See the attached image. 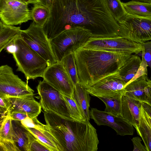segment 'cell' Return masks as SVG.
I'll return each mask as SVG.
<instances>
[{
    "instance_id": "cell-1",
    "label": "cell",
    "mask_w": 151,
    "mask_h": 151,
    "mask_svg": "<svg viewBox=\"0 0 151 151\" xmlns=\"http://www.w3.org/2000/svg\"><path fill=\"white\" fill-rule=\"evenodd\" d=\"M77 27L90 31L93 37L119 35V24L104 0H52L49 18L42 27L49 40Z\"/></svg>"
},
{
    "instance_id": "cell-12",
    "label": "cell",
    "mask_w": 151,
    "mask_h": 151,
    "mask_svg": "<svg viewBox=\"0 0 151 151\" xmlns=\"http://www.w3.org/2000/svg\"><path fill=\"white\" fill-rule=\"evenodd\" d=\"M42 78L63 95L74 99V84L60 62L48 66Z\"/></svg>"
},
{
    "instance_id": "cell-13",
    "label": "cell",
    "mask_w": 151,
    "mask_h": 151,
    "mask_svg": "<svg viewBox=\"0 0 151 151\" xmlns=\"http://www.w3.org/2000/svg\"><path fill=\"white\" fill-rule=\"evenodd\" d=\"M90 118L99 126H109L114 130L117 134L122 136L133 135V126L122 116H116L105 111L92 108L90 110Z\"/></svg>"
},
{
    "instance_id": "cell-37",
    "label": "cell",
    "mask_w": 151,
    "mask_h": 151,
    "mask_svg": "<svg viewBox=\"0 0 151 151\" xmlns=\"http://www.w3.org/2000/svg\"><path fill=\"white\" fill-rule=\"evenodd\" d=\"M14 42L9 45L5 49L8 53L12 54L15 52L16 46Z\"/></svg>"
},
{
    "instance_id": "cell-21",
    "label": "cell",
    "mask_w": 151,
    "mask_h": 151,
    "mask_svg": "<svg viewBox=\"0 0 151 151\" xmlns=\"http://www.w3.org/2000/svg\"><path fill=\"white\" fill-rule=\"evenodd\" d=\"M142 60L137 55H132L127 62L118 71L126 85L132 81L139 68Z\"/></svg>"
},
{
    "instance_id": "cell-19",
    "label": "cell",
    "mask_w": 151,
    "mask_h": 151,
    "mask_svg": "<svg viewBox=\"0 0 151 151\" xmlns=\"http://www.w3.org/2000/svg\"><path fill=\"white\" fill-rule=\"evenodd\" d=\"M12 122L14 142L20 151H29L30 144L35 137L20 121L12 120Z\"/></svg>"
},
{
    "instance_id": "cell-36",
    "label": "cell",
    "mask_w": 151,
    "mask_h": 151,
    "mask_svg": "<svg viewBox=\"0 0 151 151\" xmlns=\"http://www.w3.org/2000/svg\"><path fill=\"white\" fill-rule=\"evenodd\" d=\"M149 86L147 88V97L145 102L151 106V80L148 78V80Z\"/></svg>"
},
{
    "instance_id": "cell-31",
    "label": "cell",
    "mask_w": 151,
    "mask_h": 151,
    "mask_svg": "<svg viewBox=\"0 0 151 151\" xmlns=\"http://www.w3.org/2000/svg\"><path fill=\"white\" fill-rule=\"evenodd\" d=\"M142 44L143 46L142 57L144 58L148 66L151 69V41L146 42Z\"/></svg>"
},
{
    "instance_id": "cell-6",
    "label": "cell",
    "mask_w": 151,
    "mask_h": 151,
    "mask_svg": "<svg viewBox=\"0 0 151 151\" xmlns=\"http://www.w3.org/2000/svg\"><path fill=\"white\" fill-rule=\"evenodd\" d=\"M117 22L120 28L119 36L140 43L151 40V16L127 14Z\"/></svg>"
},
{
    "instance_id": "cell-25",
    "label": "cell",
    "mask_w": 151,
    "mask_h": 151,
    "mask_svg": "<svg viewBox=\"0 0 151 151\" xmlns=\"http://www.w3.org/2000/svg\"><path fill=\"white\" fill-rule=\"evenodd\" d=\"M122 4L127 14L142 17L151 16V3L132 0Z\"/></svg>"
},
{
    "instance_id": "cell-8",
    "label": "cell",
    "mask_w": 151,
    "mask_h": 151,
    "mask_svg": "<svg viewBox=\"0 0 151 151\" xmlns=\"http://www.w3.org/2000/svg\"><path fill=\"white\" fill-rule=\"evenodd\" d=\"M21 36L30 47L47 62L48 66L57 62L52 50L50 41L42 27L33 22L27 29L22 30Z\"/></svg>"
},
{
    "instance_id": "cell-14",
    "label": "cell",
    "mask_w": 151,
    "mask_h": 151,
    "mask_svg": "<svg viewBox=\"0 0 151 151\" xmlns=\"http://www.w3.org/2000/svg\"><path fill=\"white\" fill-rule=\"evenodd\" d=\"M126 83L119 75L118 72L101 79L87 89L92 96H116L124 94Z\"/></svg>"
},
{
    "instance_id": "cell-10",
    "label": "cell",
    "mask_w": 151,
    "mask_h": 151,
    "mask_svg": "<svg viewBox=\"0 0 151 151\" xmlns=\"http://www.w3.org/2000/svg\"><path fill=\"white\" fill-rule=\"evenodd\" d=\"M34 91L15 74L12 67L6 65L0 67V96L20 97L34 95Z\"/></svg>"
},
{
    "instance_id": "cell-43",
    "label": "cell",
    "mask_w": 151,
    "mask_h": 151,
    "mask_svg": "<svg viewBox=\"0 0 151 151\" xmlns=\"http://www.w3.org/2000/svg\"><path fill=\"white\" fill-rule=\"evenodd\" d=\"M150 79L151 80V77H150Z\"/></svg>"
},
{
    "instance_id": "cell-11",
    "label": "cell",
    "mask_w": 151,
    "mask_h": 151,
    "mask_svg": "<svg viewBox=\"0 0 151 151\" xmlns=\"http://www.w3.org/2000/svg\"><path fill=\"white\" fill-rule=\"evenodd\" d=\"M28 4L18 0H0V21L14 26L32 20Z\"/></svg>"
},
{
    "instance_id": "cell-15",
    "label": "cell",
    "mask_w": 151,
    "mask_h": 151,
    "mask_svg": "<svg viewBox=\"0 0 151 151\" xmlns=\"http://www.w3.org/2000/svg\"><path fill=\"white\" fill-rule=\"evenodd\" d=\"M33 96L20 97L2 96L6 100L8 115L12 112H18L27 114L32 119L37 117L41 113L42 107Z\"/></svg>"
},
{
    "instance_id": "cell-34",
    "label": "cell",
    "mask_w": 151,
    "mask_h": 151,
    "mask_svg": "<svg viewBox=\"0 0 151 151\" xmlns=\"http://www.w3.org/2000/svg\"><path fill=\"white\" fill-rule=\"evenodd\" d=\"M132 141L134 146L133 151H147L145 146L142 144V140L139 137H134Z\"/></svg>"
},
{
    "instance_id": "cell-41",
    "label": "cell",
    "mask_w": 151,
    "mask_h": 151,
    "mask_svg": "<svg viewBox=\"0 0 151 151\" xmlns=\"http://www.w3.org/2000/svg\"><path fill=\"white\" fill-rule=\"evenodd\" d=\"M25 2L28 4H31L30 0H18Z\"/></svg>"
},
{
    "instance_id": "cell-17",
    "label": "cell",
    "mask_w": 151,
    "mask_h": 151,
    "mask_svg": "<svg viewBox=\"0 0 151 151\" xmlns=\"http://www.w3.org/2000/svg\"><path fill=\"white\" fill-rule=\"evenodd\" d=\"M12 121L8 116L0 121V151H20L14 140Z\"/></svg>"
},
{
    "instance_id": "cell-29",
    "label": "cell",
    "mask_w": 151,
    "mask_h": 151,
    "mask_svg": "<svg viewBox=\"0 0 151 151\" xmlns=\"http://www.w3.org/2000/svg\"><path fill=\"white\" fill-rule=\"evenodd\" d=\"M104 1L110 12L117 22L127 14L122 2L120 0H104Z\"/></svg>"
},
{
    "instance_id": "cell-38",
    "label": "cell",
    "mask_w": 151,
    "mask_h": 151,
    "mask_svg": "<svg viewBox=\"0 0 151 151\" xmlns=\"http://www.w3.org/2000/svg\"><path fill=\"white\" fill-rule=\"evenodd\" d=\"M142 106L149 116L151 118V106L144 102H142Z\"/></svg>"
},
{
    "instance_id": "cell-40",
    "label": "cell",
    "mask_w": 151,
    "mask_h": 151,
    "mask_svg": "<svg viewBox=\"0 0 151 151\" xmlns=\"http://www.w3.org/2000/svg\"><path fill=\"white\" fill-rule=\"evenodd\" d=\"M31 4H35L37 3H40V0H30Z\"/></svg>"
},
{
    "instance_id": "cell-5",
    "label": "cell",
    "mask_w": 151,
    "mask_h": 151,
    "mask_svg": "<svg viewBox=\"0 0 151 151\" xmlns=\"http://www.w3.org/2000/svg\"><path fill=\"white\" fill-rule=\"evenodd\" d=\"M89 30L81 27L65 30L50 40L53 54L57 62L66 55L74 52L92 37Z\"/></svg>"
},
{
    "instance_id": "cell-33",
    "label": "cell",
    "mask_w": 151,
    "mask_h": 151,
    "mask_svg": "<svg viewBox=\"0 0 151 151\" xmlns=\"http://www.w3.org/2000/svg\"><path fill=\"white\" fill-rule=\"evenodd\" d=\"M50 151V150L42 143L35 137L29 146V151Z\"/></svg>"
},
{
    "instance_id": "cell-39",
    "label": "cell",
    "mask_w": 151,
    "mask_h": 151,
    "mask_svg": "<svg viewBox=\"0 0 151 151\" xmlns=\"http://www.w3.org/2000/svg\"><path fill=\"white\" fill-rule=\"evenodd\" d=\"M52 1V0H40V3L45 5L50 9Z\"/></svg>"
},
{
    "instance_id": "cell-3",
    "label": "cell",
    "mask_w": 151,
    "mask_h": 151,
    "mask_svg": "<svg viewBox=\"0 0 151 151\" xmlns=\"http://www.w3.org/2000/svg\"><path fill=\"white\" fill-rule=\"evenodd\" d=\"M50 133L62 151H97L99 140L96 129L89 121L63 118L52 113L45 117Z\"/></svg>"
},
{
    "instance_id": "cell-2",
    "label": "cell",
    "mask_w": 151,
    "mask_h": 151,
    "mask_svg": "<svg viewBox=\"0 0 151 151\" xmlns=\"http://www.w3.org/2000/svg\"><path fill=\"white\" fill-rule=\"evenodd\" d=\"M132 54L79 48L74 52L79 83L89 88L104 78L117 72Z\"/></svg>"
},
{
    "instance_id": "cell-16",
    "label": "cell",
    "mask_w": 151,
    "mask_h": 151,
    "mask_svg": "<svg viewBox=\"0 0 151 151\" xmlns=\"http://www.w3.org/2000/svg\"><path fill=\"white\" fill-rule=\"evenodd\" d=\"M142 102L125 95L122 97L121 116L135 127L139 123Z\"/></svg>"
},
{
    "instance_id": "cell-9",
    "label": "cell",
    "mask_w": 151,
    "mask_h": 151,
    "mask_svg": "<svg viewBox=\"0 0 151 151\" xmlns=\"http://www.w3.org/2000/svg\"><path fill=\"white\" fill-rule=\"evenodd\" d=\"M111 52L125 51L138 54L143 50L142 43L129 40L119 36L106 37H93L81 47Z\"/></svg>"
},
{
    "instance_id": "cell-30",
    "label": "cell",
    "mask_w": 151,
    "mask_h": 151,
    "mask_svg": "<svg viewBox=\"0 0 151 151\" xmlns=\"http://www.w3.org/2000/svg\"><path fill=\"white\" fill-rule=\"evenodd\" d=\"M63 95L71 118L73 119L78 121H86L74 99Z\"/></svg>"
},
{
    "instance_id": "cell-32",
    "label": "cell",
    "mask_w": 151,
    "mask_h": 151,
    "mask_svg": "<svg viewBox=\"0 0 151 151\" xmlns=\"http://www.w3.org/2000/svg\"><path fill=\"white\" fill-rule=\"evenodd\" d=\"M20 122L22 125L26 128L36 129H37L42 124L38 120L37 117L32 119L28 116Z\"/></svg>"
},
{
    "instance_id": "cell-24",
    "label": "cell",
    "mask_w": 151,
    "mask_h": 151,
    "mask_svg": "<svg viewBox=\"0 0 151 151\" xmlns=\"http://www.w3.org/2000/svg\"><path fill=\"white\" fill-rule=\"evenodd\" d=\"M137 133L142 138L147 151H151V126L147 115L142 107L139 124L135 126Z\"/></svg>"
},
{
    "instance_id": "cell-35",
    "label": "cell",
    "mask_w": 151,
    "mask_h": 151,
    "mask_svg": "<svg viewBox=\"0 0 151 151\" xmlns=\"http://www.w3.org/2000/svg\"><path fill=\"white\" fill-rule=\"evenodd\" d=\"M12 120L21 121L28 116L25 113L18 112H13L10 114L9 115Z\"/></svg>"
},
{
    "instance_id": "cell-4",
    "label": "cell",
    "mask_w": 151,
    "mask_h": 151,
    "mask_svg": "<svg viewBox=\"0 0 151 151\" xmlns=\"http://www.w3.org/2000/svg\"><path fill=\"white\" fill-rule=\"evenodd\" d=\"M15 52L12 54L17 67V71L23 73L27 81L42 78L48 66L47 62L20 37L14 42Z\"/></svg>"
},
{
    "instance_id": "cell-7",
    "label": "cell",
    "mask_w": 151,
    "mask_h": 151,
    "mask_svg": "<svg viewBox=\"0 0 151 151\" xmlns=\"http://www.w3.org/2000/svg\"><path fill=\"white\" fill-rule=\"evenodd\" d=\"M37 89L40 97V103L44 111L53 113L65 119H73L62 93L44 80L39 82Z\"/></svg>"
},
{
    "instance_id": "cell-22",
    "label": "cell",
    "mask_w": 151,
    "mask_h": 151,
    "mask_svg": "<svg viewBox=\"0 0 151 151\" xmlns=\"http://www.w3.org/2000/svg\"><path fill=\"white\" fill-rule=\"evenodd\" d=\"M74 98L86 120L89 121L90 118L89 108L91 98L87 88L79 83L75 84Z\"/></svg>"
},
{
    "instance_id": "cell-27",
    "label": "cell",
    "mask_w": 151,
    "mask_h": 151,
    "mask_svg": "<svg viewBox=\"0 0 151 151\" xmlns=\"http://www.w3.org/2000/svg\"><path fill=\"white\" fill-rule=\"evenodd\" d=\"M30 13L33 22L42 27L49 18L50 9L40 3H37L34 4Z\"/></svg>"
},
{
    "instance_id": "cell-28",
    "label": "cell",
    "mask_w": 151,
    "mask_h": 151,
    "mask_svg": "<svg viewBox=\"0 0 151 151\" xmlns=\"http://www.w3.org/2000/svg\"><path fill=\"white\" fill-rule=\"evenodd\" d=\"M60 62L66 69L74 85L79 83L74 52L69 53L66 55Z\"/></svg>"
},
{
    "instance_id": "cell-42",
    "label": "cell",
    "mask_w": 151,
    "mask_h": 151,
    "mask_svg": "<svg viewBox=\"0 0 151 151\" xmlns=\"http://www.w3.org/2000/svg\"><path fill=\"white\" fill-rule=\"evenodd\" d=\"M147 115L148 118L149 123H150V124L151 126V118L147 114Z\"/></svg>"
},
{
    "instance_id": "cell-20",
    "label": "cell",
    "mask_w": 151,
    "mask_h": 151,
    "mask_svg": "<svg viewBox=\"0 0 151 151\" xmlns=\"http://www.w3.org/2000/svg\"><path fill=\"white\" fill-rule=\"evenodd\" d=\"M26 128L50 151H62L59 142L50 133L46 124H42L37 129Z\"/></svg>"
},
{
    "instance_id": "cell-18",
    "label": "cell",
    "mask_w": 151,
    "mask_h": 151,
    "mask_svg": "<svg viewBox=\"0 0 151 151\" xmlns=\"http://www.w3.org/2000/svg\"><path fill=\"white\" fill-rule=\"evenodd\" d=\"M147 74H144L127 84L125 87V95L145 102L147 97L149 86Z\"/></svg>"
},
{
    "instance_id": "cell-26",
    "label": "cell",
    "mask_w": 151,
    "mask_h": 151,
    "mask_svg": "<svg viewBox=\"0 0 151 151\" xmlns=\"http://www.w3.org/2000/svg\"><path fill=\"white\" fill-rule=\"evenodd\" d=\"M123 95L116 96H99L97 97L105 104L104 111L116 116H121L122 97Z\"/></svg>"
},
{
    "instance_id": "cell-23",
    "label": "cell",
    "mask_w": 151,
    "mask_h": 151,
    "mask_svg": "<svg viewBox=\"0 0 151 151\" xmlns=\"http://www.w3.org/2000/svg\"><path fill=\"white\" fill-rule=\"evenodd\" d=\"M22 31L20 27L6 25L0 21V52L21 37Z\"/></svg>"
}]
</instances>
